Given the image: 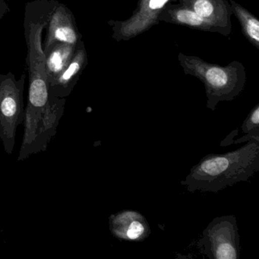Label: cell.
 <instances>
[{
    "label": "cell",
    "mask_w": 259,
    "mask_h": 259,
    "mask_svg": "<svg viewBox=\"0 0 259 259\" xmlns=\"http://www.w3.org/2000/svg\"><path fill=\"white\" fill-rule=\"evenodd\" d=\"M43 26L37 27L31 42V71L28 104L25 110V133L18 161L46 151L57 133L64 110L65 99L50 96L45 54L40 45Z\"/></svg>",
    "instance_id": "6da1fadb"
},
{
    "label": "cell",
    "mask_w": 259,
    "mask_h": 259,
    "mask_svg": "<svg viewBox=\"0 0 259 259\" xmlns=\"http://www.w3.org/2000/svg\"><path fill=\"white\" fill-rule=\"evenodd\" d=\"M259 170V142L250 141L236 151L207 154L181 181L188 192H217L247 181Z\"/></svg>",
    "instance_id": "7a4b0ae2"
},
{
    "label": "cell",
    "mask_w": 259,
    "mask_h": 259,
    "mask_svg": "<svg viewBox=\"0 0 259 259\" xmlns=\"http://www.w3.org/2000/svg\"><path fill=\"white\" fill-rule=\"evenodd\" d=\"M24 76L16 81L12 75H0V140L8 154H13L19 125L25 120Z\"/></svg>",
    "instance_id": "3957f363"
},
{
    "label": "cell",
    "mask_w": 259,
    "mask_h": 259,
    "mask_svg": "<svg viewBox=\"0 0 259 259\" xmlns=\"http://www.w3.org/2000/svg\"><path fill=\"white\" fill-rule=\"evenodd\" d=\"M199 249L210 259H238L240 244L234 216L215 218L203 231L198 242Z\"/></svg>",
    "instance_id": "277c9868"
},
{
    "label": "cell",
    "mask_w": 259,
    "mask_h": 259,
    "mask_svg": "<svg viewBox=\"0 0 259 259\" xmlns=\"http://www.w3.org/2000/svg\"><path fill=\"white\" fill-rule=\"evenodd\" d=\"M109 223L112 234L120 240L141 242L151 233L146 218L135 210H125L112 214Z\"/></svg>",
    "instance_id": "5b68a950"
},
{
    "label": "cell",
    "mask_w": 259,
    "mask_h": 259,
    "mask_svg": "<svg viewBox=\"0 0 259 259\" xmlns=\"http://www.w3.org/2000/svg\"><path fill=\"white\" fill-rule=\"evenodd\" d=\"M77 41L78 35L70 15L63 7H59L51 17L44 53L47 54L57 44H68L75 46Z\"/></svg>",
    "instance_id": "8992f818"
},
{
    "label": "cell",
    "mask_w": 259,
    "mask_h": 259,
    "mask_svg": "<svg viewBox=\"0 0 259 259\" xmlns=\"http://www.w3.org/2000/svg\"><path fill=\"white\" fill-rule=\"evenodd\" d=\"M75 46L68 44L59 43L54 45L45 54V68L50 87L63 72L74 56Z\"/></svg>",
    "instance_id": "52a82bcc"
},
{
    "label": "cell",
    "mask_w": 259,
    "mask_h": 259,
    "mask_svg": "<svg viewBox=\"0 0 259 259\" xmlns=\"http://www.w3.org/2000/svg\"><path fill=\"white\" fill-rule=\"evenodd\" d=\"M206 80L208 83L210 87L216 90L214 95L218 98H216V104L219 101V94L221 92V97L227 95V88L229 87L230 84V78L224 69L218 67L210 68L206 72L205 74Z\"/></svg>",
    "instance_id": "ba28073f"
},
{
    "label": "cell",
    "mask_w": 259,
    "mask_h": 259,
    "mask_svg": "<svg viewBox=\"0 0 259 259\" xmlns=\"http://www.w3.org/2000/svg\"><path fill=\"white\" fill-rule=\"evenodd\" d=\"M241 130L242 133L246 134V136L242 137V139L235 141V144L250 142V141L259 142V105L256 106L251 110V113L248 114L242 123Z\"/></svg>",
    "instance_id": "9c48e42d"
},
{
    "label": "cell",
    "mask_w": 259,
    "mask_h": 259,
    "mask_svg": "<svg viewBox=\"0 0 259 259\" xmlns=\"http://www.w3.org/2000/svg\"><path fill=\"white\" fill-rule=\"evenodd\" d=\"M177 16L180 22L192 26H199L204 22V19L200 17L195 12L189 10H180L177 13Z\"/></svg>",
    "instance_id": "30bf717a"
},
{
    "label": "cell",
    "mask_w": 259,
    "mask_h": 259,
    "mask_svg": "<svg viewBox=\"0 0 259 259\" xmlns=\"http://www.w3.org/2000/svg\"><path fill=\"white\" fill-rule=\"evenodd\" d=\"M195 13L202 19L210 17L213 12V7L208 0H198L194 5Z\"/></svg>",
    "instance_id": "8fae6325"
},
{
    "label": "cell",
    "mask_w": 259,
    "mask_h": 259,
    "mask_svg": "<svg viewBox=\"0 0 259 259\" xmlns=\"http://www.w3.org/2000/svg\"><path fill=\"white\" fill-rule=\"evenodd\" d=\"M245 28H246L247 34L253 40H255L257 43L259 41V22L258 21L254 18H250L247 19L245 22Z\"/></svg>",
    "instance_id": "7c38bea8"
},
{
    "label": "cell",
    "mask_w": 259,
    "mask_h": 259,
    "mask_svg": "<svg viewBox=\"0 0 259 259\" xmlns=\"http://www.w3.org/2000/svg\"><path fill=\"white\" fill-rule=\"evenodd\" d=\"M168 0H150L149 7L151 10H159L164 6Z\"/></svg>",
    "instance_id": "4fadbf2b"
}]
</instances>
